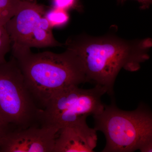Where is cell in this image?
I'll return each mask as SVG.
<instances>
[{"mask_svg":"<svg viewBox=\"0 0 152 152\" xmlns=\"http://www.w3.org/2000/svg\"><path fill=\"white\" fill-rule=\"evenodd\" d=\"M122 1L124 0H121ZM141 4V7L143 9L148 8L149 7L150 4H151L152 0H136Z\"/></svg>","mask_w":152,"mask_h":152,"instance_id":"obj_14","label":"cell"},{"mask_svg":"<svg viewBox=\"0 0 152 152\" xmlns=\"http://www.w3.org/2000/svg\"><path fill=\"white\" fill-rule=\"evenodd\" d=\"M54 7L67 11L75 8L77 6V0H52Z\"/></svg>","mask_w":152,"mask_h":152,"instance_id":"obj_12","label":"cell"},{"mask_svg":"<svg viewBox=\"0 0 152 152\" xmlns=\"http://www.w3.org/2000/svg\"><path fill=\"white\" fill-rule=\"evenodd\" d=\"M64 45L80 58L88 83L104 87L113 95L120 71L138 70L141 64L149 58L152 42L150 38L127 41L112 35L95 37L81 35L68 38Z\"/></svg>","mask_w":152,"mask_h":152,"instance_id":"obj_1","label":"cell"},{"mask_svg":"<svg viewBox=\"0 0 152 152\" xmlns=\"http://www.w3.org/2000/svg\"><path fill=\"white\" fill-rule=\"evenodd\" d=\"M106 94L105 88L99 85L89 89L72 86L59 90L41 112V126H53L60 130L82 117L100 114L105 107L102 98Z\"/></svg>","mask_w":152,"mask_h":152,"instance_id":"obj_5","label":"cell"},{"mask_svg":"<svg viewBox=\"0 0 152 152\" xmlns=\"http://www.w3.org/2000/svg\"><path fill=\"white\" fill-rule=\"evenodd\" d=\"M86 116L60 129L54 152H93L97 143V131L90 128Z\"/></svg>","mask_w":152,"mask_h":152,"instance_id":"obj_8","label":"cell"},{"mask_svg":"<svg viewBox=\"0 0 152 152\" xmlns=\"http://www.w3.org/2000/svg\"><path fill=\"white\" fill-rule=\"evenodd\" d=\"M11 50V40L5 25L0 24V64L7 61L6 56Z\"/></svg>","mask_w":152,"mask_h":152,"instance_id":"obj_11","label":"cell"},{"mask_svg":"<svg viewBox=\"0 0 152 152\" xmlns=\"http://www.w3.org/2000/svg\"><path fill=\"white\" fill-rule=\"evenodd\" d=\"M11 50L28 88L42 110L57 91L88 83L83 62L72 49L66 48L61 53H35L31 49L11 45Z\"/></svg>","mask_w":152,"mask_h":152,"instance_id":"obj_2","label":"cell"},{"mask_svg":"<svg viewBox=\"0 0 152 152\" xmlns=\"http://www.w3.org/2000/svg\"><path fill=\"white\" fill-rule=\"evenodd\" d=\"M46 17L52 28L64 26L69 19L67 10L54 7L48 10Z\"/></svg>","mask_w":152,"mask_h":152,"instance_id":"obj_10","label":"cell"},{"mask_svg":"<svg viewBox=\"0 0 152 152\" xmlns=\"http://www.w3.org/2000/svg\"><path fill=\"white\" fill-rule=\"evenodd\" d=\"M42 110L13 57L0 64V115L12 130L40 126Z\"/></svg>","mask_w":152,"mask_h":152,"instance_id":"obj_4","label":"cell"},{"mask_svg":"<svg viewBox=\"0 0 152 152\" xmlns=\"http://www.w3.org/2000/svg\"><path fill=\"white\" fill-rule=\"evenodd\" d=\"M22 0H0V24L5 25L15 15Z\"/></svg>","mask_w":152,"mask_h":152,"instance_id":"obj_9","label":"cell"},{"mask_svg":"<svg viewBox=\"0 0 152 152\" xmlns=\"http://www.w3.org/2000/svg\"><path fill=\"white\" fill-rule=\"evenodd\" d=\"M93 117L94 129L105 137L102 152L152 151V112L143 104L134 110L125 111L113 103Z\"/></svg>","mask_w":152,"mask_h":152,"instance_id":"obj_3","label":"cell"},{"mask_svg":"<svg viewBox=\"0 0 152 152\" xmlns=\"http://www.w3.org/2000/svg\"><path fill=\"white\" fill-rule=\"evenodd\" d=\"M59 130L37 126L10 131L0 142V152H54Z\"/></svg>","mask_w":152,"mask_h":152,"instance_id":"obj_7","label":"cell"},{"mask_svg":"<svg viewBox=\"0 0 152 152\" xmlns=\"http://www.w3.org/2000/svg\"><path fill=\"white\" fill-rule=\"evenodd\" d=\"M46 7L33 0H22L15 15L5 25L11 45L31 48L62 46L55 39L46 17Z\"/></svg>","mask_w":152,"mask_h":152,"instance_id":"obj_6","label":"cell"},{"mask_svg":"<svg viewBox=\"0 0 152 152\" xmlns=\"http://www.w3.org/2000/svg\"><path fill=\"white\" fill-rule=\"evenodd\" d=\"M11 130L12 129L10 125L0 115V142L5 135Z\"/></svg>","mask_w":152,"mask_h":152,"instance_id":"obj_13","label":"cell"}]
</instances>
